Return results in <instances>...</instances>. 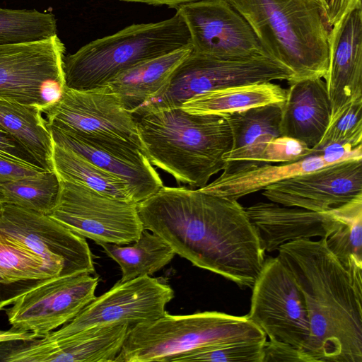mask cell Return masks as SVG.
Listing matches in <instances>:
<instances>
[{
    "instance_id": "obj_1",
    "label": "cell",
    "mask_w": 362,
    "mask_h": 362,
    "mask_svg": "<svg viewBox=\"0 0 362 362\" xmlns=\"http://www.w3.org/2000/svg\"><path fill=\"white\" fill-rule=\"evenodd\" d=\"M144 229L193 265L252 288L265 260L257 231L238 200L165 187L137 203Z\"/></svg>"
},
{
    "instance_id": "obj_2",
    "label": "cell",
    "mask_w": 362,
    "mask_h": 362,
    "mask_svg": "<svg viewBox=\"0 0 362 362\" xmlns=\"http://www.w3.org/2000/svg\"><path fill=\"white\" fill-rule=\"evenodd\" d=\"M277 251L306 302V362H362V275L344 267L326 238L293 240Z\"/></svg>"
},
{
    "instance_id": "obj_3",
    "label": "cell",
    "mask_w": 362,
    "mask_h": 362,
    "mask_svg": "<svg viewBox=\"0 0 362 362\" xmlns=\"http://www.w3.org/2000/svg\"><path fill=\"white\" fill-rule=\"evenodd\" d=\"M134 117L143 153L177 183L199 189L223 170V156L233 144L223 115L191 114L176 107Z\"/></svg>"
},
{
    "instance_id": "obj_4",
    "label": "cell",
    "mask_w": 362,
    "mask_h": 362,
    "mask_svg": "<svg viewBox=\"0 0 362 362\" xmlns=\"http://www.w3.org/2000/svg\"><path fill=\"white\" fill-rule=\"evenodd\" d=\"M247 21L264 52L293 72L288 83L324 78L328 36L318 0H228Z\"/></svg>"
},
{
    "instance_id": "obj_5",
    "label": "cell",
    "mask_w": 362,
    "mask_h": 362,
    "mask_svg": "<svg viewBox=\"0 0 362 362\" xmlns=\"http://www.w3.org/2000/svg\"><path fill=\"white\" fill-rule=\"evenodd\" d=\"M189 46L188 29L177 12L162 21L132 24L64 56V86L78 90L104 87L139 63Z\"/></svg>"
},
{
    "instance_id": "obj_6",
    "label": "cell",
    "mask_w": 362,
    "mask_h": 362,
    "mask_svg": "<svg viewBox=\"0 0 362 362\" xmlns=\"http://www.w3.org/2000/svg\"><path fill=\"white\" fill-rule=\"evenodd\" d=\"M265 333L247 315L216 311L173 315L133 326L114 362H172L199 348L239 341H266Z\"/></svg>"
},
{
    "instance_id": "obj_7",
    "label": "cell",
    "mask_w": 362,
    "mask_h": 362,
    "mask_svg": "<svg viewBox=\"0 0 362 362\" xmlns=\"http://www.w3.org/2000/svg\"><path fill=\"white\" fill-rule=\"evenodd\" d=\"M293 78L291 69L266 54L221 59L191 52L164 88L133 115L180 107L189 99L215 89L276 80L289 83Z\"/></svg>"
},
{
    "instance_id": "obj_8",
    "label": "cell",
    "mask_w": 362,
    "mask_h": 362,
    "mask_svg": "<svg viewBox=\"0 0 362 362\" xmlns=\"http://www.w3.org/2000/svg\"><path fill=\"white\" fill-rule=\"evenodd\" d=\"M59 180L57 199L48 214L54 220L97 244L127 245L139 238L144 227L137 203Z\"/></svg>"
},
{
    "instance_id": "obj_9",
    "label": "cell",
    "mask_w": 362,
    "mask_h": 362,
    "mask_svg": "<svg viewBox=\"0 0 362 362\" xmlns=\"http://www.w3.org/2000/svg\"><path fill=\"white\" fill-rule=\"evenodd\" d=\"M65 46L47 40L0 45V100L38 106L57 101L64 88Z\"/></svg>"
},
{
    "instance_id": "obj_10",
    "label": "cell",
    "mask_w": 362,
    "mask_h": 362,
    "mask_svg": "<svg viewBox=\"0 0 362 362\" xmlns=\"http://www.w3.org/2000/svg\"><path fill=\"white\" fill-rule=\"evenodd\" d=\"M252 289L250 320L270 341L303 353L310 333L306 302L292 272L278 256L265 258Z\"/></svg>"
},
{
    "instance_id": "obj_11",
    "label": "cell",
    "mask_w": 362,
    "mask_h": 362,
    "mask_svg": "<svg viewBox=\"0 0 362 362\" xmlns=\"http://www.w3.org/2000/svg\"><path fill=\"white\" fill-rule=\"evenodd\" d=\"M174 298L167 283L150 276L117 281L109 291L95 298L73 320L42 337L61 339L101 325L137 324L156 320L165 313L166 305Z\"/></svg>"
},
{
    "instance_id": "obj_12",
    "label": "cell",
    "mask_w": 362,
    "mask_h": 362,
    "mask_svg": "<svg viewBox=\"0 0 362 362\" xmlns=\"http://www.w3.org/2000/svg\"><path fill=\"white\" fill-rule=\"evenodd\" d=\"M0 232L40 255L63 277L95 272L86 238L48 215L1 204Z\"/></svg>"
},
{
    "instance_id": "obj_13",
    "label": "cell",
    "mask_w": 362,
    "mask_h": 362,
    "mask_svg": "<svg viewBox=\"0 0 362 362\" xmlns=\"http://www.w3.org/2000/svg\"><path fill=\"white\" fill-rule=\"evenodd\" d=\"M176 9L186 23L193 53L221 59L268 55L228 0H199Z\"/></svg>"
},
{
    "instance_id": "obj_14",
    "label": "cell",
    "mask_w": 362,
    "mask_h": 362,
    "mask_svg": "<svg viewBox=\"0 0 362 362\" xmlns=\"http://www.w3.org/2000/svg\"><path fill=\"white\" fill-rule=\"evenodd\" d=\"M98 282V276L82 273L30 291L6 310L11 329L45 337L73 320L95 298Z\"/></svg>"
},
{
    "instance_id": "obj_15",
    "label": "cell",
    "mask_w": 362,
    "mask_h": 362,
    "mask_svg": "<svg viewBox=\"0 0 362 362\" xmlns=\"http://www.w3.org/2000/svg\"><path fill=\"white\" fill-rule=\"evenodd\" d=\"M42 112L47 124L59 129L110 135L141 147L135 117L107 86L84 90L64 86L60 98Z\"/></svg>"
},
{
    "instance_id": "obj_16",
    "label": "cell",
    "mask_w": 362,
    "mask_h": 362,
    "mask_svg": "<svg viewBox=\"0 0 362 362\" xmlns=\"http://www.w3.org/2000/svg\"><path fill=\"white\" fill-rule=\"evenodd\" d=\"M47 127L54 143L73 150L124 181L134 202L147 199L163 186L160 175L136 144L110 135Z\"/></svg>"
},
{
    "instance_id": "obj_17",
    "label": "cell",
    "mask_w": 362,
    "mask_h": 362,
    "mask_svg": "<svg viewBox=\"0 0 362 362\" xmlns=\"http://www.w3.org/2000/svg\"><path fill=\"white\" fill-rule=\"evenodd\" d=\"M362 194V158L351 159L282 180L262 195L284 206L326 212Z\"/></svg>"
},
{
    "instance_id": "obj_18",
    "label": "cell",
    "mask_w": 362,
    "mask_h": 362,
    "mask_svg": "<svg viewBox=\"0 0 362 362\" xmlns=\"http://www.w3.org/2000/svg\"><path fill=\"white\" fill-rule=\"evenodd\" d=\"M132 326L118 323L92 327L57 340L36 338L0 344L6 362H114Z\"/></svg>"
},
{
    "instance_id": "obj_19",
    "label": "cell",
    "mask_w": 362,
    "mask_h": 362,
    "mask_svg": "<svg viewBox=\"0 0 362 362\" xmlns=\"http://www.w3.org/2000/svg\"><path fill=\"white\" fill-rule=\"evenodd\" d=\"M329 63L325 81L332 122L362 98V8L344 15L329 29Z\"/></svg>"
},
{
    "instance_id": "obj_20",
    "label": "cell",
    "mask_w": 362,
    "mask_h": 362,
    "mask_svg": "<svg viewBox=\"0 0 362 362\" xmlns=\"http://www.w3.org/2000/svg\"><path fill=\"white\" fill-rule=\"evenodd\" d=\"M264 252L277 251L286 243L327 238L346 221L344 207L326 212L259 202L245 208Z\"/></svg>"
},
{
    "instance_id": "obj_21",
    "label": "cell",
    "mask_w": 362,
    "mask_h": 362,
    "mask_svg": "<svg viewBox=\"0 0 362 362\" xmlns=\"http://www.w3.org/2000/svg\"><path fill=\"white\" fill-rule=\"evenodd\" d=\"M282 104H270L223 115L230 127L231 149L223 156L224 174L243 172L262 165L267 144L281 135Z\"/></svg>"
},
{
    "instance_id": "obj_22",
    "label": "cell",
    "mask_w": 362,
    "mask_h": 362,
    "mask_svg": "<svg viewBox=\"0 0 362 362\" xmlns=\"http://www.w3.org/2000/svg\"><path fill=\"white\" fill-rule=\"evenodd\" d=\"M330 117V102L322 78L289 83L281 106V135L315 148L329 124Z\"/></svg>"
},
{
    "instance_id": "obj_23",
    "label": "cell",
    "mask_w": 362,
    "mask_h": 362,
    "mask_svg": "<svg viewBox=\"0 0 362 362\" xmlns=\"http://www.w3.org/2000/svg\"><path fill=\"white\" fill-rule=\"evenodd\" d=\"M62 277L40 255L0 232V311L30 291Z\"/></svg>"
},
{
    "instance_id": "obj_24",
    "label": "cell",
    "mask_w": 362,
    "mask_h": 362,
    "mask_svg": "<svg viewBox=\"0 0 362 362\" xmlns=\"http://www.w3.org/2000/svg\"><path fill=\"white\" fill-rule=\"evenodd\" d=\"M191 52L189 46L144 61L118 74L107 86L134 114L164 88L173 71Z\"/></svg>"
},
{
    "instance_id": "obj_25",
    "label": "cell",
    "mask_w": 362,
    "mask_h": 362,
    "mask_svg": "<svg viewBox=\"0 0 362 362\" xmlns=\"http://www.w3.org/2000/svg\"><path fill=\"white\" fill-rule=\"evenodd\" d=\"M327 165H329L315 152L314 155L292 163L264 164L236 173H221L199 189L218 197L238 200L282 180Z\"/></svg>"
},
{
    "instance_id": "obj_26",
    "label": "cell",
    "mask_w": 362,
    "mask_h": 362,
    "mask_svg": "<svg viewBox=\"0 0 362 362\" xmlns=\"http://www.w3.org/2000/svg\"><path fill=\"white\" fill-rule=\"evenodd\" d=\"M286 89L269 82L238 85L197 95L180 107L198 115H226L270 104H282Z\"/></svg>"
},
{
    "instance_id": "obj_27",
    "label": "cell",
    "mask_w": 362,
    "mask_h": 362,
    "mask_svg": "<svg viewBox=\"0 0 362 362\" xmlns=\"http://www.w3.org/2000/svg\"><path fill=\"white\" fill-rule=\"evenodd\" d=\"M0 127L31 153L46 171H54V142L40 107L0 100Z\"/></svg>"
},
{
    "instance_id": "obj_28",
    "label": "cell",
    "mask_w": 362,
    "mask_h": 362,
    "mask_svg": "<svg viewBox=\"0 0 362 362\" xmlns=\"http://www.w3.org/2000/svg\"><path fill=\"white\" fill-rule=\"evenodd\" d=\"M98 245L119 266L122 282L152 275L168 264L176 255L163 238L146 229L130 244L100 243Z\"/></svg>"
},
{
    "instance_id": "obj_29",
    "label": "cell",
    "mask_w": 362,
    "mask_h": 362,
    "mask_svg": "<svg viewBox=\"0 0 362 362\" xmlns=\"http://www.w3.org/2000/svg\"><path fill=\"white\" fill-rule=\"evenodd\" d=\"M52 163L61 180L83 185L121 200L133 202L124 181L69 148L54 143Z\"/></svg>"
},
{
    "instance_id": "obj_30",
    "label": "cell",
    "mask_w": 362,
    "mask_h": 362,
    "mask_svg": "<svg viewBox=\"0 0 362 362\" xmlns=\"http://www.w3.org/2000/svg\"><path fill=\"white\" fill-rule=\"evenodd\" d=\"M59 187L55 171L0 183V204H12L48 215L56 204Z\"/></svg>"
},
{
    "instance_id": "obj_31",
    "label": "cell",
    "mask_w": 362,
    "mask_h": 362,
    "mask_svg": "<svg viewBox=\"0 0 362 362\" xmlns=\"http://www.w3.org/2000/svg\"><path fill=\"white\" fill-rule=\"evenodd\" d=\"M57 33V19L50 12L0 8V45L41 41Z\"/></svg>"
},
{
    "instance_id": "obj_32",
    "label": "cell",
    "mask_w": 362,
    "mask_h": 362,
    "mask_svg": "<svg viewBox=\"0 0 362 362\" xmlns=\"http://www.w3.org/2000/svg\"><path fill=\"white\" fill-rule=\"evenodd\" d=\"M344 211L345 223L326 245L348 272L362 269V194L344 204Z\"/></svg>"
},
{
    "instance_id": "obj_33",
    "label": "cell",
    "mask_w": 362,
    "mask_h": 362,
    "mask_svg": "<svg viewBox=\"0 0 362 362\" xmlns=\"http://www.w3.org/2000/svg\"><path fill=\"white\" fill-rule=\"evenodd\" d=\"M266 341H239L197 349L175 357L172 362H262Z\"/></svg>"
},
{
    "instance_id": "obj_34",
    "label": "cell",
    "mask_w": 362,
    "mask_h": 362,
    "mask_svg": "<svg viewBox=\"0 0 362 362\" xmlns=\"http://www.w3.org/2000/svg\"><path fill=\"white\" fill-rule=\"evenodd\" d=\"M331 144L362 145V98L349 104L346 109L331 122L315 149Z\"/></svg>"
},
{
    "instance_id": "obj_35",
    "label": "cell",
    "mask_w": 362,
    "mask_h": 362,
    "mask_svg": "<svg viewBox=\"0 0 362 362\" xmlns=\"http://www.w3.org/2000/svg\"><path fill=\"white\" fill-rule=\"evenodd\" d=\"M315 153V148L308 147L296 139L281 135L274 138L267 144L263 152L261 163L262 165L292 163Z\"/></svg>"
},
{
    "instance_id": "obj_36",
    "label": "cell",
    "mask_w": 362,
    "mask_h": 362,
    "mask_svg": "<svg viewBox=\"0 0 362 362\" xmlns=\"http://www.w3.org/2000/svg\"><path fill=\"white\" fill-rule=\"evenodd\" d=\"M0 157L45 170L31 153L1 127H0Z\"/></svg>"
},
{
    "instance_id": "obj_37",
    "label": "cell",
    "mask_w": 362,
    "mask_h": 362,
    "mask_svg": "<svg viewBox=\"0 0 362 362\" xmlns=\"http://www.w3.org/2000/svg\"><path fill=\"white\" fill-rule=\"evenodd\" d=\"M269 361L306 362V360L300 349L284 343L267 340L263 348L262 362Z\"/></svg>"
},
{
    "instance_id": "obj_38",
    "label": "cell",
    "mask_w": 362,
    "mask_h": 362,
    "mask_svg": "<svg viewBox=\"0 0 362 362\" xmlns=\"http://www.w3.org/2000/svg\"><path fill=\"white\" fill-rule=\"evenodd\" d=\"M326 23L330 29L346 13L362 8L361 0H318Z\"/></svg>"
},
{
    "instance_id": "obj_39",
    "label": "cell",
    "mask_w": 362,
    "mask_h": 362,
    "mask_svg": "<svg viewBox=\"0 0 362 362\" xmlns=\"http://www.w3.org/2000/svg\"><path fill=\"white\" fill-rule=\"evenodd\" d=\"M45 171L0 157V183L36 175Z\"/></svg>"
},
{
    "instance_id": "obj_40",
    "label": "cell",
    "mask_w": 362,
    "mask_h": 362,
    "mask_svg": "<svg viewBox=\"0 0 362 362\" xmlns=\"http://www.w3.org/2000/svg\"><path fill=\"white\" fill-rule=\"evenodd\" d=\"M38 338V337L30 332L21 330H0V343L13 340H28Z\"/></svg>"
},
{
    "instance_id": "obj_41",
    "label": "cell",
    "mask_w": 362,
    "mask_h": 362,
    "mask_svg": "<svg viewBox=\"0 0 362 362\" xmlns=\"http://www.w3.org/2000/svg\"><path fill=\"white\" fill-rule=\"evenodd\" d=\"M124 2L141 3L155 6H167L170 8H178L179 6L199 1V0H119Z\"/></svg>"
}]
</instances>
